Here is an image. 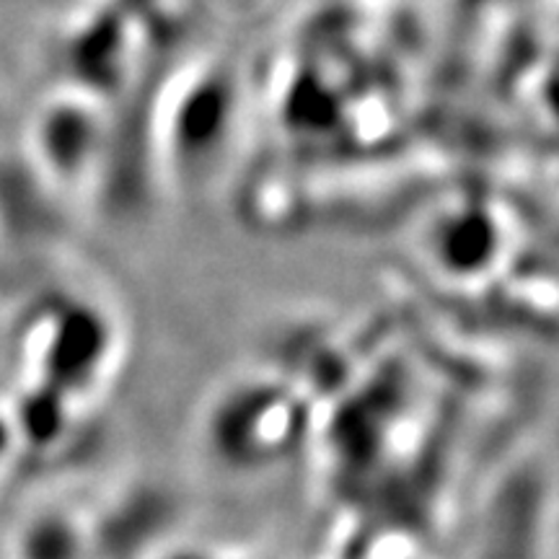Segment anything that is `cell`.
<instances>
[{
  "label": "cell",
  "mask_w": 559,
  "mask_h": 559,
  "mask_svg": "<svg viewBox=\"0 0 559 559\" xmlns=\"http://www.w3.org/2000/svg\"><path fill=\"white\" fill-rule=\"evenodd\" d=\"M83 531L66 515H34L16 539V559H83Z\"/></svg>",
  "instance_id": "1"
},
{
  "label": "cell",
  "mask_w": 559,
  "mask_h": 559,
  "mask_svg": "<svg viewBox=\"0 0 559 559\" xmlns=\"http://www.w3.org/2000/svg\"><path fill=\"white\" fill-rule=\"evenodd\" d=\"M21 445L11 412H0V474L9 466L11 453Z\"/></svg>",
  "instance_id": "2"
}]
</instances>
